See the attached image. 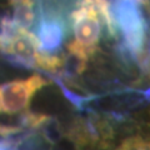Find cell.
Listing matches in <instances>:
<instances>
[{
  "mask_svg": "<svg viewBox=\"0 0 150 150\" xmlns=\"http://www.w3.org/2000/svg\"><path fill=\"white\" fill-rule=\"evenodd\" d=\"M48 84L40 75L0 84V114L13 115L25 111L35 93Z\"/></svg>",
  "mask_w": 150,
  "mask_h": 150,
  "instance_id": "3957f363",
  "label": "cell"
},
{
  "mask_svg": "<svg viewBox=\"0 0 150 150\" xmlns=\"http://www.w3.org/2000/svg\"><path fill=\"white\" fill-rule=\"evenodd\" d=\"M73 30L75 40L79 45L85 49L89 55L94 54L96 44L99 41L101 25H100V13L95 5L85 1L79 3V8L71 13Z\"/></svg>",
  "mask_w": 150,
  "mask_h": 150,
  "instance_id": "277c9868",
  "label": "cell"
},
{
  "mask_svg": "<svg viewBox=\"0 0 150 150\" xmlns=\"http://www.w3.org/2000/svg\"><path fill=\"white\" fill-rule=\"evenodd\" d=\"M65 35V25L60 16L41 14V19L38 26V38L41 44V49L45 53H51L62 45Z\"/></svg>",
  "mask_w": 150,
  "mask_h": 150,
  "instance_id": "5b68a950",
  "label": "cell"
},
{
  "mask_svg": "<svg viewBox=\"0 0 150 150\" xmlns=\"http://www.w3.org/2000/svg\"><path fill=\"white\" fill-rule=\"evenodd\" d=\"M0 150H15L13 144L6 140H0Z\"/></svg>",
  "mask_w": 150,
  "mask_h": 150,
  "instance_id": "ba28073f",
  "label": "cell"
},
{
  "mask_svg": "<svg viewBox=\"0 0 150 150\" xmlns=\"http://www.w3.org/2000/svg\"><path fill=\"white\" fill-rule=\"evenodd\" d=\"M9 3L13 5V9L16 8V6H23V5L35 6V0H9Z\"/></svg>",
  "mask_w": 150,
  "mask_h": 150,
  "instance_id": "52a82bcc",
  "label": "cell"
},
{
  "mask_svg": "<svg viewBox=\"0 0 150 150\" xmlns=\"http://www.w3.org/2000/svg\"><path fill=\"white\" fill-rule=\"evenodd\" d=\"M0 51L26 68H36V56L41 49L39 38L14 20L5 19L0 24Z\"/></svg>",
  "mask_w": 150,
  "mask_h": 150,
  "instance_id": "6da1fadb",
  "label": "cell"
},
{
  "mask_svg": "<svg viewBox=\"0 0 150 150\" xmlns=\"http://www.w3.org/2000/svg\"><path fill=\"white\" fill-rule=\"evenodd\" d=\"M114 16L125 39V48L133 55L142 53L146 40V23L137 0H118Z\"/></svg>",
  "mask_w": 150,
  "mask_h": 150,
  "instance_id": "7a4b0ae2",
  "label": "cell"
},
{
  "mask_svg": "<svg viewBox=\"0 0 150 150\" xmlns=\"http://www.w3.org/2000/svg\"><path fill=\"white\" fill-rule=\"evenodd\" d=\"M24 131L23 126H18V125H8V124H0V135L4 138H9L11 135H15Z\"/></svg>",
  "mask_w": 150,
  "mask_h": 150,
  "instance_id": "8992f818",
  "label": "cell"
}]
</instances>
